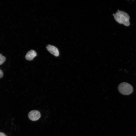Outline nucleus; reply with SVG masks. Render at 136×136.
<instances>
[{
  "mask_svg": "<svg viewBox=\"0 0 136 136\" xmlns=\"http://www.w3.org/2000/svg\"><path fill=\"white\" fill-rule=\"evenodd\" d=\"M114 16L116 21L119 23L123 24L126 26L130 25V17L126 12L118 10Z\"/></svg>",
  "mask_w": 136,
  "mask_h": 136,
  "instance_id": "1",
  "label": "nucleus"
},
{
  "mask_svg": "<svg viewBox=\"0 0 136 136\" xmlns=\"http://www.w3.org/2000/svg\"><path fill=\"white\" fill-rule=\"evenodd\" d=\"M118 90L121 94L124 95H129L133 92V89L132 86L126 82H122L118 86Z\"/></svg>",
  "mask_w": 136,
  "mask_h": 136,
  "instance_id": "2",
  "label": "nucleus"
},
{
  "mask_svg": "<svg viewBox=\"0 0 136 136\" xmlns=\"http://www.w3.org/2000/svg\"><path fill=\"white\" fill-rule=\"evenodd\" d=\"M41 117L40 112L37 110H33L31 111L28 114V117L31 120L36 121L39 119Z\"/></svg>",
  "mask_w": 136,
  "mask_h": 136,
  "instance_id": "3",
  "label": "nucleus"
},
{
  "mask_svg": "<svg viewBox=\"0 0 136 136\" xmlns=\"http://www.w3.org/2000/svg\"><path fill=\"white\" fill-rule=\"evenodd\" d=\"M47 50L51 54L55 56H58L59 54L58 49L55 46L51 45H48L46 47Z\"/></svg>",
  "mask_w": 136,
  "mask_h": 136,
  "instance_id": "4",
  "label": "nucleus"
},
{
  "mask_svg": "<svg viewBox=\"0 0 136 136\" xmlns=\"http://www.w3.org/2000/svg\"><path fill=\"white\" fill-rule=\"evenodd\" d=\"M37 55L36 52L34 50H31L29 51L25 56L26 59L29 60H32Z\"/></svg>",
  "mask_w": 136,
  "mask_h": 136,
  "instance_id": "5",
  "label": "nucleus"
},
{
  "mask_svg": "<svg viewBox=\"0 0 136 136\" xmlns=\"http://www.w3.org/2000/svg\"><path fill=\"white\" fill-rule=\"evenodd\" d=\"M6 57L0 53V65L2 64L6 60Z\"/></svg>",
  "mask_w": 136,
  "mask_h": 136,
  "instance_id": "6",
  "label": "nucleus"
},
{
  "mask_svg": "<svg viewBox=\"0 0 136 136\" xmlns=\"http://www.w3.org/2000/svg\"><path fill=\"white\" fill-rule=\"evenodd\" d=\"M3 75V73L2 71L0 69V78H2Z\"/></svg>",
  "mask_w": 136,
  "mask_h": 136,
  "instance_id": "7",
  "label": "nucleus"
},
{
  "mask_svg": "<svg viewBox=\"0 0 136 136\" xmlns=\"http://www.w3.org/2000/svg\"><path fill=\"white\" fill-rule=\"evenodd\" d=\"M0 136H7L4 133L0 132Z\"/></svg>",
  "mask_w": 136,
  "mask_h": 136,
  "instance_id": "8",
  "label": "nucleus"
}]
</instances>
